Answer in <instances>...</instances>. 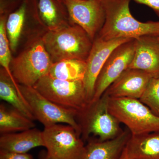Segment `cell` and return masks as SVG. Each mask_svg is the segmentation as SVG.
I'll return each instance as SVG.
<instances>
[{
  "instance_id": "7c38bea8",
  "label": "cell",
  "mask_w": 159,
  "mask_h": 159,
  "mask_svg": "<svg viewBox=\"0 0 159 159\" xmlns=\"http://www.w3.org/2000/svg\"><path fill=\"white\" fill-rule=\"evenodd\" d=\"M152 77L141 70L127 69L104 93L110 98L140 99Z\"/></svg>"
},
{
  "instance_id": "8992f818",
  "label": "cell",
  "mask_w": 159,
  "mask_h": 159,
  "mask_svg": "<svg viewBox=\"0 0 159 159\" xmlns=\"http://www.w3.org/2000/svg\"><path fill=\"white\" fill-rule=\"evenodd\" d=\"M43 97L57 105L80 113L87 107L83 80H66L57 79L48 74L33 86Z\"/></svg>"
},
{
  "instance_id": "4fadbf2b",
  "label": "cell",
  "mask_w": 159,
  "mask_h": 159,
  "mask_svg": "<svg viewBox=\"0 0 159 159\" xmlns=\"http://www.w3.org/2000/svg\"><path fill=\"white\" fill-rule=\"evenodd\" d=\"M128 69L141 70L152 78L159 77V42L156 36L134 39V53Z\"/></svg>"
},
{
  "instance_id": "2e32d148",
  "label": "cell",
  "mask_w": 159,
  "mask_h": 159,
  "mask_svg": "<svg viewBox=\"0 0 159 159\" xmlns=\"http://www.w3.org/2000/svg\"><path fill=\"white\" fill-rule=\"evenodd\" d=\"M125 149L130 159H159V132L131 135Z\"/></svg>"
},
{
  "instance_id": "52a82bcc",
  "label": "cell",
  "mask_w": 159,
  "mask_h": 159,
  "mask_svg": "<svg viewBox=\"0 0 159 159\" xmlns=\"http://www.w3.org/2000/svg\"><path fill=\"white\" fill-rule=\"evenodd\" d=\"M19 87L34 119L41 123L44 127L56 124H66L74 127L81 135V129L77 119L79 113L78 111L52 102L33 87L19 84Z\"/></svg>"
},
{
  "instance_id": "d4e9b609",
  "label": "cell",
  "mask_w": 159,
  "mask_h": 159,
  "mask_svg": "<svg viewBox=\"0 0 159 159\" xmlns=\"http://www.w3.org/2000/svg\"><path fill=\"white\" fill-rule=\"evenodd\" d=\"M139 4L146 5L152 9L159 18V0H134Z\"/></svg>"
},
{
  "instance_id": "44dd1931",
  "label": "cell",
  "mask_w": 159,
  "mask_h": 159,
  "mask_svg": "<svg viewBox=\"0 0 159 159\" xmlns=\"http://www.w3.org/2000/svg\"><path fill=\"white\" fill-rule=\"evenodd\" d=\"M8 16L0 15V64L13 81L16 82L12 76L10 65L12 57L11 50L6 30V23Z\"/></svg>"
},
{
  "instance_id": "9c48e42d",
  "label": "cell",
  "mask_w": 159,
  "mask_h": 159,
  "mask_svg": "<svg viewBox=\"0 0 159 159\" xmlns=\"http://www.w3.org/2000/svg\"><path fill=\"white\" fill-rule=\"evenodd\" d=\"M70 25L82 28L92 41L98 35L105 20L101 0H62Z\"/></svg>"
},
{
  "instance_id": "e0dca14e",
  "label": "cell",
  "mask_w": 159,
  "mask_h": 159,
  "mask_svg": "<svg viewBox=\"0 0 159 159\" xmlns=\"http://www.w3.org/2000/svg\"><path fill=\"white\" fill-rule=\"evenodd\" d=\"M39 16L49 31L70 25L64 4L59 0H37Z\"/></svg>"
},
{
  "instance_id": "484cf974",
  "label": "cell",
  "mask_w": 159,
  "mask_h": 159,
  "mask_svg": "<svg viewBox=\"0 0 159 159\" xmlns=\"http://www.w3.org/2000/svg\"><path fill=\"white\" fill-rule=\"evenodd\" d=\"M39 159H51L49 157L46 151L40 152L39 155Z\"/></svg>"
},
{
  "instance_id": "3957f363",
  "label": "cell",
  "mask_w": 159,
  "mask_h": 159,
  "mask_svg": "<svg viewBox=\"0 0 159 159\" xmlns=\"http://www.w3.org/2000/svg\"><path fill=\"white\" fill-rule=\"evenodd\" d=\"M108 107L132 135L159 132V117L139 99L108 97Z\"/></svg>"
},
{
  "instance_id": "ac0fdd59",
  "label": "cell",
  "mask_w": 159,
  "mask_h": 159,
  "mask_svg": "<svg viewBox=\"0 0 159 159\" xmlns=\"http://www.w3.org/2000/svg\"><path fill=\"white\" fill-rule=\"evenodd\" d=\"M0 98L26 117L31 120H35L21 93L18 84L13 81L2 67L0 69Z\"/></svg>"
},
{
  "instance_id": "ba28073f",
  "label": "cell",
  "mask_w": 159,
  "mask_h": 159,
  "mask_svg": "<svg viewBox=\"0 0 159 159\" xmlns=\"http://www.w3.org/2000/svg\"><path fill=\"white\" fill-rule=\"evenodd\" d=\"M44 147L51 159H85L86 145L80 134L69 125L44 127Z\"/></svg>"
},
{
  "instance_id": "5b68a950",
  "label": "cell",
  "mask_w": 159,
  "mask_h": 159,
  "mask_svg": "<svg viewBox=\"0 0 159 159\" xmlns=\"http://www.w3.org/2000/svg\"><path fill=\"white\" fill-rule=\"evenodd\" d=\"M42 39L34 41L10 65L11 74L18 84L33 87L44 76L48 74L52 64Z\"/></svg>"
},
{
  "instance_id": "f1b7e54d",
  "label": "cell",
  "mask_w": 159,
  "mask_h": 159,
  "mask_svg": "<svg viewBox=\"0 0 159 159\" xmlns=\"http://www.w3.org/2000/svg\"><path fill=\"white\" fill-rule=\"evenodd\" d=\"M59 1H61V2H62V0H59Z\"/></svg>"
},
{
  "instance_id": "83f0119b",
  "label": "cell",
  "mask_w": 159,
  "mask_h": 159,
  "mask_svg": "<svg viewBox=\"0 0 159 159\" xmlns=\"http://www.w3.org/2000/svg\"><path fill=\"white\" fill-rule=\"evenodd\" d=\"M157 39H158V41L159 42V36H157Z\"/></svg>"
},
{
  "instance_id": "277c9868",
  "label": "cell",
  "mask_w": 159,
  "mask_h": 159,
  "mask_svg": "<svg viewBox=\"0 0 159 159\" xmlns=\"http://www.w3.org/2000/svg\"><path fill=\"white\" fill-rule=\"evenodd\" d=\"M108 97L104 93L101 98L89 103L78 116L83 140H88L90 135L101 141L115 139L123 132L120 122L110 112Z\"/></svg>"
},
{
  "instance_id": "d6986e66",
  "label": "cell",
  "mask_w": 159,
  "mask_h": 159,
  "mask_svg": "<svg viewBox=\"0 0 159 159\" xmlns=\"http://www.w3.org/2000/svg\"><path fill=\"white\" fill-rule=\"evenodd\" d=\"M34 120H31L18 111L0 105V133L2 134L13 133L34 128Z\"/></svg>"
},
{
  "instance_id": "7a4b0ae2",
  "label": "cell",
  "mask_w": 159,
  "mask_h": 159,
  "mask_svg": "<svg viewBox=\"0 0 159 159\" xmlns=\"http://www.w3.org/2000/svg\"><path fill=\"white\" fill-rule=\"evenodd\" d=\"M41 39L53 63L67 59L86 61L93 43L85 31L76 25L48 30Z\"/></svg>"
},
{
  "instance_id": "30bf717a",
  "label": "cell",
  "mask_w": 159,
  "mask_h": 159,
  "mask_svg": "<svg viewBox=\"0 0 159 159\" xmlns=\"http://www.w3.org/2000/svg\"><path fill=\"white\" fill-rule=\"evenodd\" d=\"M134 53V39L120 45L112 51L97 77L93 97L91 102L101 98L111 84L128 68Z\"/></svg>"
},
{
  "instance_id": "ffe728a7",
  "label": "cell",
  "mask_w": 159,
  "mask_h": 159,
  "mask_svg": "<svg viewBox=\"0 0 159 159\" xmlns=\"http://www.w3.org/2000/svg\"><path fill=\"white\" fill-rule=\"evenodd\" d=\"M86 62L77 59H67L53 63L49 72L51 77L66 80H83Z\"/></svg>"
},
{
  "instance_id": "603a6c76",
  "label": "cell",
  "mask_w": 159,
  "mask_h": 159,
  "mask_svg": "<svg viewBox=\"0 0 159 159\" xmlns=\"http://www.w3.org/2000/svg\"><path fill=\"white\" fill-rule=\"evenodd\" d=\"M22 0H0V15L9 16L21 3Z\"/></svg>"
},
{
  "instance_id": "8fae6325",
  "label": "cell",
  "mask_w": 159,
  "mask_h": 159,
  "mask_svg": "<svg viewBox=\"0 0 159 159\" xmlns=\"http://www.w3.org/2000/svg\"><path fill=\"white\" fill-rule=\"evenodd\" d=\"M132 40L118 39L104 40L97 36L86 61V70L83 79L87 98L89 103L93 97L94 89L97 77L111 53L118 46Z\"/></svg>"
},
{
  "instance_id": "5bb4252c",
  "label": "cell",
  "mask_w": 159,
  "mask_h": 159,
  "mask_svg": "<svg viewBox=\"0 0 159 159\" xmlns=\"http://www.w3.org/2000/svg\"><path fill=\"white\" fill-rule=\"evenodd\" d=\"M131 135L127 129L111 140L101 141L98 138H89L86 145L85 159H120Z\"/></svg>"
},
{
  "instance_id": "6da1fadb",
  "label": "cell",
  "mask_w": 159,
  "mask_h": 159,
  "mask_svg": "<svg viewBox=\"0 0 159 159\" xmlns=\"http://www.w3.org/2000/svg\"><path fill=\"white\" fill-rule=\"evenodd\" d=\"M130 0H101L105 20L97 36L104 40L143 36H159V21L142 22L134 18L129 9Z\"/></svg>"
},
{
  "instance_id": "cb8c5ba5",
  "label": "cell",
  "mask_w": 159,
  "mask_h": 159,
  "mask_svg": "<svg viewBox=\"0 0 159 159\" xmlns=\"http://www.w3.org/2000/svg\"><path fill=\"white\" fill-rule=\"evenodd\" d=\"M0 159H33V158L28 153H14L0 150Z\"/></svg>"
},
{
  "instance_id": "4316f807",
  "label": "cell",
  "mask_w": 159,
  "mask_h": 159,
  "mask_svg": "<svg viewBox=\"0 0 159 159\" xmlns=\"http://www.w3.org/2000/svg\"><path fill=\"white\" fill-rule=\"evenodd\" d=\"M120 159H130L128 157V156H127V153H126L125 149L123 151V153H122Z\"/></svg>"
},
{
  "instance_id": "9a60e30c",
  "label": "cell",
  "mask_w": 159,
  "mask_h": 159,
  "mask_svg": "<svg viewBox=\"0 0 159 159\" xmlns=\"http://www.w3.org/2000/svg\"><path fill=\"white\" fill-rule=\"evenodd\" d=\"M40 146L44 147L43 131L35 127L20 132L2 134L0 136L1 150L25 153Z\"/></svg>"
},
{
  "instance_id": "7402d4cb",
  "label": "cell",
  "mask_w": 159,
  "mask_h": 159,
  "mask_svg": "<svg viewBox=\"0 0 159 159\" xmlns=\"http://www.w3.org/2000/svg\"><path fill=\"white\" fill-rule=\"evenodd\" d=\"M139 100L159 117V77L152 78Z\"/></svg>"
}]
</instances>
